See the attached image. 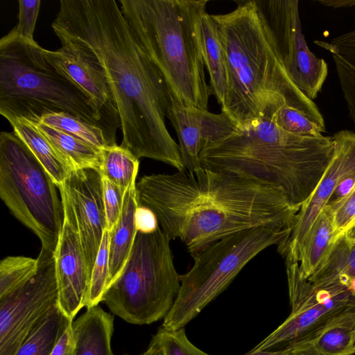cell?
<instances>
[{
    "instance_id": "cell-6",
    "label": "cell",
    "mask_w": 355,
    "mask_h": 355,
    "mask_svg": "<svg viewBox=\"0 0 355 355\" xmlns=\"http://www.w3.org/2000/svg\"><path fill=\"white\" fill-rule=\"evenodd\" d=\"M42 49L35 41L8 35L0 40L1 114L36 123L46 114L66 113L101 128L109 146L116 145L90 98Z\"/></svg>"
},
{
    "instance_id": "cell-25",
    "label": "cell",
    "mask_w": 355,
    "mask_h": 355,
    "mask_svg": "<svg viewBox=\"0 0 355 355\" xmlns=\"http://www.w3.org/2000/svg\"><path fill=\"white\" fill-rule=\"evenodd\" d=\"M73 321L64 315L58 304L53 306L33 327L15 355H51Z\"/></svg>"
},
{
    "instance_id": "cell-13",
    "label": "cell",
    "mask_w": 355,
    "mask_h": 355,
    "mask_svg": "<svg viewBox=\"0 0 355 355\" xmlns=\"http://www.w3.org/2000/svg\"><path fill=\"white\" fill-rule=\"evenodd\" d=\"M58 188L64 209L63 226L54 251L58 306L73 320L87 305L89 277L71 203L64 188Z\"/></svg>"
},
{
    "instance_id": "cell-5",
    "label": "cell",
    "mask_w": 355,
    "mask_h": 355,
    "mask_svg": "<svg viewBox=\"0 0 355 355\" xmlns=\"http://www.w3.org/2000/svg\"><path fill=\"white\" fill-rule=\"evenodd\" d=\"M126 21L166 82L171 99L207 110L202 20L207 0H119Z\"/></svg>"
},
{
    "instance_id": "cell-33",
    "label": "cell",
    "mask_w": 355,
    "mask_h": 355,
    "mask_svg": "<svg viewBox=\"0 0 355 355\" xmlns=\"http://www.w3.org/2000/svg\"><path fill=\"white\" fill-rule=\"evenodd\" d=\"M40 3V0H19L18 24L7 35L29 42H35L33 33Z\"/></svg>"
},
{
    "instance_id": "cell-38",
    "label": "cell",
    "mask_w": 355,
    "mask_h": 355,
    "mask_svg": "<svg viewBox=\"0 0 355 355\" xmlns=\"http://www.w3.org/2000/svg\"><path fill=\"white\" fill-rule=\"evenodd\" d=\"M72 322L64 330L51 355H73L74 339L72 331Z\"/></svg>"
},
{
    "instance_id": "cell-40",
    "label": "cell",
    "mask_w": 355,
    "mask_h": 355,
    "mask_svg": "<svg viewBox=\"0 0 355 355\" xmlns=\"http://www.w3.org/2000/svg\"><path fill=\"white\" fill-rule=\"evenodd\" d=\"M139 355H164V353L159 345L151 339L147 349Z\"/></svg>"
},
{
    "instance_id": "cell-35",
    "label": "cell",
    "mask_w": 355,
    "mask_h": 355,
    "mask_svg": "<svg viewBox=\"0 0 355 355\" xmlns=\"http://www.w3.org/2000/svg\"><path fill=\"white\" fill-rule=\"evenodd\" d=\"M337 238L345 234L355 221V189L333 214Z\"/></svg>"
},
{
    "instance_id": "cell-4",
    "label": "cell",
    "mask_w": 355,
    "mask_h": 355,
    "mask_svg": "<svg viewBox=\"0 0 355 355\" xmlns=\"http://www.w3.org/2000/svg\"><path fill=\"white\" fill-rule=\"evenodd\" d=\"M334 149L333 136L293 135L263 118L203 146L200 159L205 168L272 186L300 210L324 174Z\"/></svg>"
},
{
    "instance_id": "cell-14",
    "label": "cell",
    "mask_w": 355,
    "mask_h": 355,
    "mask_svg": "<svg viewBox=\"0 0 355 355\" xmlns=\"http://www.w3.org/2000/svg\"><path fill=\"white\" fill-rule=\"evenodd\" d=\"M61 186L76 216L90 282L107 225L102 175L92 168L73 169Z\"/></svg>"
},
{
    "instance_id": "cell-1",
    "label": "cell",
    "mask_w": 355,
    "mask_h": 355,
    "mask_svg": "<svg viewBox=\"0 0 355 355\" xmlns=\"http://www.w3.org/2000/svg\"><path fill=\"white\" fill-rule=\"evenodd\" d=\"M52 28L105 76L121 120V146L138 159L184 170L179 145L166 118L171 97L163 76L148 57L114 0H61Z\"/></svg>"
},
{
    "instance_id": "cell-16",
    "label": "cell",
    "mask_w": 355,
    "mask_h": 355,
    "mask_svg": "<svg viewBox=\"0 0 355 355\" xmlns=\"http://www.w3.org/2000/svg\"><path fill=\"white\" fill-rule=\"evenodd\" d=\"M61 44V47L55 51L42 49L44 55L87 95L116 138L121 120L105 76L75 49Z\"/></svg>"
},
{
    "instance_id": "cell-29",
    "label": "cell",
    "mask_w": 355,
    "mask_h": 355,
    "mask_svg": "<svg viewBox=\"0 0 355 355\" xmlns=\"http://www.w3.org/2000/svg\"><path fill=\"white\" fill-rule=\"evenodd\" d=\"M37 259L8 256L0 262V297L12 292L37 272Z\"/></svg>"
},
{
    "instance_id": "cell-21",
    "label": "cell",
    "mask_w": 355,
    "mask_h": 355,
    "mask_svg": "<svg viewBox=\"0 0 355 355\" xmlns=\"http://www.w3.org/2000/svg\"><path fill=\"white\" fill-rule=\"evenodd\" d=\"M337 239L333 214L323 209L313 222L299 250L297 263L303 278L308 279L320 266Z\"/></svg>"
},
{
    "instance_id": "cell-24",
    "label": "cell",
    "mask_w": 355,
    "mask_h": 355,
    "mask_svg": "<svg viewBox=\"0 0 355 355\" xmlns=\"http://www.w3.org/2000/svg\"><path fill=\"white\" fill-rule=\"evenodd\" d=\"M35 124L72 169L92 168L100 171L102 150L41 121Z\"/></svg>"
},
{
    "instance_id": "cell-36",
    "label": "cell",
    "mask_w": 355,
    "mask_h": 355,
    "mask_svg": "<svg viewBox=\"0 0 355 355\" xmlns=\"http://www.w3.org/2000/svg\"><path fill=\"white\" fill-rule=\"evenodd\" d=\"M355 189V168L348 173L338 183L324 209L332 214L338 209L349 193Z\"/></svg>"
},
{
    "instance_id": "cell-44",
    "label": "cell",
    "mask_w": 355,
    "mask_h": 355,
    "mask_svg": "<svg viewBox=\"0 0 355 355\" xmlns=\"http://www.w3.org/2000/svg\"><path fill=\"white\" fill-rule=\"evenodd\" d=\"M123 355H128V354H123Z\"/></svg>"
},
{
    "instance_id": "cell-43",
    "label": "cell",
    "mask_w": 355,
    "mask_h": 355,
    "mask_svg": "<svg viewBox=\"0 0 355 355\" xmlns=\"http://www.w3.org/2000/svg\"><path fill=\"white\" fill-rule=\"evenodd\" d=\"M287 355H307V354H303V353H301L299 352H293V351L289 350V352Z\"/></svg>"
},
{
    "instance_id": "cell-27",
    "label": "cell",
    "mask_w": 355,
    "mask_h": 355,
    "mask_svg": "<svg viewBox=\"0 0 355 355\" xmlns=\"http://www.w3.org/2000/svg\"><path fill=\"white\" fill-rule=\"evenodd\" d=\"M139 166V159L121 146H107L102 150V177L123 189H127L135 181Z\"/></svg>"
},
{
    "instance_id": "cell-20",
    "label": "cell",
    "mask_w": 355,
    "mask_h": 355,
    "mask_svg": "<svg viewBox=\"0 0 355 355\" xmlns=\"http://www.w3.org/2000/svg\"><path fill=\"white\" fill-rule=\"evenodd\" d=\"M202 110L182 106L171 99L167 114L177 133L184 169L191 173L203 168L200 159L202 146Z\"/></svg>"
},
{
    "instance_id": "cell-39",
    "label": "cell",
    "mask_w": 355,
    "mask_h": 355,
    "mask_svg": "<svg viewBox=\"0 0 355 355\" xmlns=\"http://www.w3.org/2000/svg\"><path fill=\"white\" fill-rule=\"evenodd\" d=\"M315 2L333 8L355 6V0H316Z\"/></svg>"
},
{
    "instance_id": "cell-42",
    "label": "cell",
    "mask_w": 355,
    "mask_h": 355,
    "mask_svg": "<svg viewBox=\"0 0 355 355\" xmlns=\"http://www.w3.org/2000/svg\"><path fill=\"white\" fill-rule=\"evenodd\" d=\"M345 237L352 241H355V221L345 234Z\"/></svg>"
},
{
    "instance_id": "cell-37",
    "label": "cell",
    "mask_w": 355,
    "mask_h": 355,
    "mask_svg": "<svg viewBox=\"0 0 355 355\" xmlns=\"http://www.w3.org/2000/svg\"><path fill=\"white\" fill-rule=\"evenodd\" d=\"M137 232L148 234L155 232L159 227V223L154 212L143 206H138L135 214Z\"/></svg>"
},
{
    "instance_id": "cell-15",
    "label": "cell",
    "mask_w": 355,
    "mask_h": 355,
    "mask_svg": "<svg viewBox=\"0 0 355 355\" xmlns=\"http://www.w3.org/2000/svg\"><path fill=\"white\" fill-rule=\"evenodd\" d=\"M333 158L314 192L297 212L291 234L277 245L286 260L297 263L300 247L313 222L324 208L339 182L355 168V132L343 130L333 135Z\"/></svg>"
},
{
    "instance_id": "cell-8",
    "label": "cell",
    "mask_w": 355,
    "mask_h": 355,
    "mask_svg": "<svg viewBox=\"0 0 355 355\" xmlns=\"http://www.w3.org/2000/svg\"><path fill=\"white\" fill-rule=\"evenodd\" d=\"M290 234V230L254 227L227 236L198 252L191 269L180 275L178 294L162 327L168 330L184 328L250 260L266 248L282 243Z\"/></svg>"
},
{
    "instance_id": "cell-19",
    "label": "cell",
    "mask_w": 355,
    "mask_h": 355,
    "mask_svg": "<svg viewBox=\"0 0 355 355\" xmlns=\"http://www.w3.org/2000/svg\"><path fill=\"white\" fill-rule=\"evenodd\" d=\"M114 317L98 305L87 308L72 322L73 355H114L111 346Z\"/></svg>"
},
{
    "instance_id": "cell-22",
    "label": "cell",
    "mask_w": 355,
    "mask_h": 355,
    "mask_svg": "<svg viewBox=\"0 0 355 355\" xmlns=\"http://www.w3.org/2000/svg\"><path fill=\"white\" fill-rule=\"evenodd\" d=\"M13 132L24 142L50 175L57 188L61 186L72 168L55 149L33 122L22 119L8 120Z\"/></svg>"
},
{
    "instance_id": "cell-28",
    "label": "cell",
    "mask_w": 355,
    "mask_h": 355,
    "mask_svg": "<svg viewBox=\"0 0 355 355\" xmlns=\"http://www.w3.org/2000/svg\"><path fill=\"white\" fill-rule=\"evenodd\" d=\"M40 121L81 139L100 150L109 146L101 128L66 113L48 114L43 116Z\"/></svg>"
},
{
    "instance_id": "cell-3",
    "label": "cell",
    "mask_w": 355,
    "mask_h": 355,
    "mask_svg": "<svg viewBox=\"0 0 355 355\" xmlns=\"http://www.w3.org/2000/svg\"><path fill=\"white\" fill-rule=\"evenodd\" d=\"M232 11L211 15L222 46L227 89L221 112L237 128L270 118L282 107L324 121L313 101L288 75L257 0L237 1Z\"/></svg>"
},
{
    "instance_id": "cell-17",
    "label": "cell",
    "mask_w": 355,
    "mask_h": 355,
    "mask_svg": "<svg viewBox=\"0 0 355 355\" xmlns=\"http://www.w3.org/2000/svg\"><path fill=\"white\" fill-rule=\"evenodd\" d=\"M286 348L307 355L354 354L355 304L349 305L311 334Z\"/></svg>"
},
{
    "instance_id": "cell-26",
    "label": "cell",
    "mask_w": 355,
    "mask_h": 355,
    "mask_svg": "<svg viewBox=\"0 0 355 355\" xmlns=\"http://www.w3.org/2000/svg\"><path fill=\"white\" fill-rule=\"evenodd\" d=\"M202 51L205 65L210 77V87L218 103H223L227 75L225 57L216 27L211 15L207 12L202 20Z\"/></svg>"
},
{
    "instance_id": "cell-18",
    "label": "cell",
    "mask_w": 355,
    "mask_h": 355,
    "mask_svg": "<svg viewBox=\"0 0 355 355\" xmlns=\"http://www.w3.org/2000/svg\"><path fill=\"white\" fill-rule=\"evenodd\" d=\"M137 207L135 181L125 191L120 218L110 232L107 289L121 275L131 253L137 234L135 220Z\"/></svg>"
},
{
    "instance_id": "cell-10",
    "label": "cell",
    "mask_w": 355,
    "mask_h": 355,
    "mask_svg": "<svg viewBox=\"0 0 355 355\" xmlns=\"http://www.w3.org/2000/svg\"><path fill=\"white\" fill-rule=\"evenodd\" d=\"M286 266L291 312L250 352L286 348L355 304L345 288L338 285L315 286L301 276L298 263L286 260Z\"/></svg>"
},
{
    "instance_id": "cell-34",
    "label": "cell",
    "mask_w": 355,
    "mask_h": 355,
    "mask_svg": "<svg viewBox=\"0 0 355 355\" xmlns=\"http://www.w3.org/2000/svg\"><path fill=\"white\" fill-rule=\"evenodd\" d=\"M103 198L106 215V230L112 231L118 222L123 209L126 189L103 178Z\"/></svg>"
},
{
    "instance_id": "cell-12",
    "label": "cell",
    "mask_w": 355,
    "mask_h": 355,
    "mask_svg": "<svg viewBox=\"0 0 355 355\" xmlns=\"http://www.w3.org/2000/svg\"><path fill=\"white\" fill-rule=\"evenodd\" d=\"M293 81L313 101L328 74L326 62L309 49L302 31L298 0H257Z\"/></svg>"
},
{
    "instance_id": "cell-31",
    "label": "cell",
    "mask_w": 355,
    "mask_h": 355,
    "mask_svg": "<svg viewBox=\"0 0 355 355\" xmlns=\"http://www.w3.org/2000/svg\"><path fill=\"white\" fill-rule=\"evenodd\" d=\"M110 232L105 230L92 272L87 308L98 306L107 289Z\"/></svg>"
},
{
    "instance_id": "cell-30",
    "label": "cell",
    "mask_w": 355,
    "mask_h": 355,
    "mask_svg": "<svg viewBox=\"0 0 355 355\" xmlns=\"http://www.w3.org/2000/svg\"><path fill=\"white\" fill-rule=\"evenodd\" d=\"M272 120L284 131L298 136L321 137L325 132L324 121L316 120L288 106L280 108Z\"/></svg>"
},
{
    "instance_id": "cell-9",
    "label": "cell",
    "mask_w": 355,
    "mask_h": 355,
    "mask_svg": "<svg viewBox=\"0 0 355 355\" xmlns=\"http://www.w3.org/2000/svg\"><path fill=\"white\" fill-rule=\"evenodd\" d=\"M56 184L12 131L0 134V197L12 215L54 252L64 222Z\"/></svg>"
},
{
    "instance_id": "cell-11",
    "label": "cell",
    "mask_w": 355,
    "mask_h": 355,
    "mask_svg": "<svg viewBox=\"0 0 355 355\" xmlns=\"http://www.w3.org/2000/svg\"><path fill=\"white\" fill-rule=\"evenodd\" d=\"M35 274L0 297V355H15L38 321L58 304L54 252L41 248Z\"/></svg>"
},
{
    "instance_id": "cell-23",
    "label": "cell",
    "mask_w": 355,
    "mask_h": 355,
    "mask_svg": "<svg viewBox=\"0 0 355 355\" xmlns=\"http://www.w3.org/2000/svg\"><path fill=\"white\" fill-rule=\"evenodd\" d=\"M314 42L331 53L349 117L355 124V30L340 35L330 42Z\"/></svg>"
},
{
    "instance_id": "cell-2",
    "label": "cell",
    "mask_w": 355,
    "mask_h": 355,
    "mask_svg": "<svg viewBox=\"0 0 355 355\" xmlns=\"http://www.w3.org/2000/svg\"><path fill=\"white\" fill-rule=\"evenodd\" d=\"M136 193L138 206L151 209L162 230L183 243L192 257L243 230L291 232L299 211L271 185L204 167L144 175L136 183Z\"/></svg>"
},
{
    "instance_id": "cell-7",
    "label": "cell",
    "mask_w": 355,
    "mask_h": 355,
    "mask_svg": "<svg viewBox=\"0 0 355 355\" xmlns=\"http://www.w3.org/2000/svg\"><path fill=\"white\" fill-rule=\"evenodd\" d=\"M170 241L160 227L148 234L137 232L121 275L103 297L114 315L141 325L168 314L180 288Z\"/></svg>"
},
{
    "instance_id": "cell-41",
    "label": "cell",
    "mask_w": 355,
    "mask_h": 355,
    "mask_svg": "<svg viewBox=\"0 0 355 355\" xmlns=\"http://www.w3.org/2000/svg\"><path fill=\"white\" fill-rule=\"evenodd\" d=\"M289 352V349L288 348L278 349H271V350H264V351H258L256 352H250L244 354V355H287Z\"/></svg>"
},
{
    "instance_id": "cell-32",
    "label": "cell",
    "mask_w": 355,
    "mask_h": 355,
    "mask_svg": "<svg viewBox=\"0 0 355 355\" xmlns=\"http://www.w3.org/2000/svg\"><path fill=\"white\" fill-rule=\"evenodd\" d=\"M152 339L159 345L164 355H209L189 340L184 328L168 330L161 327Z\"/></svg>"
}]
</instances>
